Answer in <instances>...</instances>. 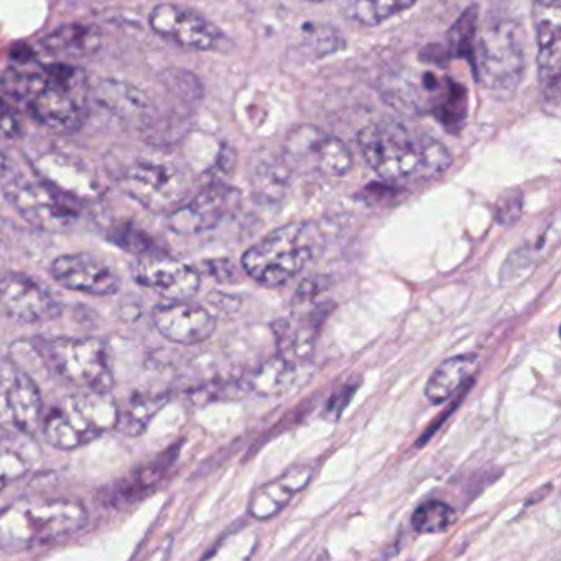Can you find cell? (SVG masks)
Listing matches in <instances>:
<instances>
[{"instance_id": "6da1fadb", "label": "cell", "mask_w": 561, "mask_h": 561, "mask_svg": "<svg viewBox=\"0 0 561 561\" xmlns=\"http://www.w3.org/2000/svg\"><path fill=\"white\" fill-rule=\"evenodd\" d=\"M91 84L83 68L55 63L42 65L30 56L15 63L0 78V99L15 111H27L40 124L60 134H73L89 114Z\"/></svg>"}, {"instance_id": "7a4b0ae2", "label": "cell", "mask_w": 561, "mask_h": 561, "mask_svg": "<svg viewBox=\"0 0 561 561\" xmlns=\"http://www.w3.org/2000/svg\"><path fill=\"white\" fill-rule=\"evenodd\" d=\"M357 144L369 167L387 181H430L451 165L445 145L399 121H377L361 130Z\"/></svg>"}, {"instance_id": "3957f363", "label": "cell", "mask_w": 561, "mask_h": 561, "mask_svg": "<svg viewBox=\"0 0 561 561\" xmlns=\"http://www.w3.org/2000/svg\"><path fill=\"white\" fill-rule=\"evenodd\" d=\"M88 512L79 502L22 497L0 510V548L25 552L60 542L83 529Z\"/></svg>"}, {"instance_id": "277c9868", "label": "cell", "mask_w": 561, "mask_h": 561, "mask_svg": "<svg viewBox=\"0 0 561 561\" xmlns=\"http://www.w3.org/2000/svg\"><path fill=\"white\" fill-rule=\"evenodd\" d=\"M116 180L127 196L153 213H172L185 203L193 186L190 170L180 158L155 149L121 155Z\"/></svg>"}, {"instance_id": "5b68a950", "label": "cell", "mask_w": 561, "mask_h": 561, "mask_svg": "<svg viewBox=\"0 0 561 561\" xmlns=\"http://www.w3.org/2000/svg\"><path fill=\"white\" fill-rule=\"evenodd\" d=\"M325 239L315 223H290L270 232L242 255L246 274L264 287L295 279L323 249Z\"/></svg>"}, {"instance_id": "8992f818", "label": "cell", "mask_w": 561, "mask_h": 561, "mask_svg": "<svg viewBox=\"0 0 561 561\" xmlns=\"http://www.w3.org/2000/svg\"><path fill=\"white\" fill-rule=\"evenodd\" d=\"M468 56L478 83L496 96H512L524 75V32L514 20L491 17L476 27Z\"/></svg>"}, {"instance_id": "52a82bcc", "label": "cell", "mask_w": 561, "mask_h": 561, "mask_svg": "<svg viewBox=\"0 0 561 561\" xmlns=\"http://www.w3.org/2000/svg\"><path fill=\"white\" fill-rule=\"evenodd\" d=\"M117 402L111 392L84 390L56 402L42 417L43 436L58 450L88 445L116 427Z\"/></svg>"}, {"instance_id": "ba28073f", "label": "cell", "mask_w": 561, "mask_h": 561, "mask_svg": "<svg viewBox=\"0 0 561 561\" xmlns=\"http://www.w3.org/2000/svg\"><path fill=\"white\" fill-rule=\"evenodd\" d=\"M2 191L15 211L42 231L68 232L83 221V203L58 190L37 172L15 168L2 180Z\"/></svg>"}, {"instance_id": "9c48e42d", "label": "cell", "mask_w": 561, "mask_h": 561, "mask_svg": "<svg viewBox=\"0 0 561 561\" xmlns=\"http://www.w3.org/2000/svg\"><path fill=\"white\" fill-rule=\"evenodd\" d=\"M33 348L56 377L78 389L111 392L114 387L107 344L102 339H35Z\"/></svg>"}, {"instance_id": "30bf717a", "label": "cell", "mask_w": 561, "mask_h": 561, "mask_svg": "<svg viewBox=\"0 0 561 561\" xmlns=\"http://www.w3.org/2000/svg\"><path fill=\"white\" fill-rule=\"evenodd\" d=\"M43 399L27 372L0 357V433L32 435L42 425Z\"/></svg>"}, {"instance_id": "8fae6325", "label": "cell", "mask_w": 561, "mask_h": 561, "mask_svg": "<svg viewBox=\"0 0 561 561\" xmlns=\"http://www.w3.org/2000/svg\"><path fill=\"white\" fill-rule=\"evenodd\" d=\"M285 160L295 167L341 177L353 167V153L343 140L315 126H300L288 134L283 144Z\"/></svg>"}, {"instance_id": "7c38bea8", "label": "cell", "mask_w": 561, "mask_h": 561, "mask_svg": "<svg viewBox=\"0 0 561 561\" xmlns=\"http://www.w3.org/2000/svg\"><path fill=\"white\" fill-rule=\"evenodd\" d=\"M534 27L538 45V79L543 104L553 116L560 107L561 9L560 0H535Z\"/></svg>"}, {"instance_id": "4fadbf2b", "label": "cell", "mask_w": 561, "mask_h": 561, "mask_svg": "<svg viewBox=\"0 0 561 561\" xmlns=\"http://www.w3.org/2000/svg\"><path fill=\"white\" fill-rule=\"evenodd\" d=\"M0 310L17 323H43L61 315L63 305L50 288L20 272L0 274Z\"/></svg>"}, {"instance_id": "5bb4252c", "label": "cell", "mask_w": 561, "mask_h": 561, "mask_svg": "<svg viewBox=\"0 0 561 561\" xmlns=\"http://www.w3.org/2000/svg\"><path fill=\"white\" fill-rule=\"evenodd\" d=\"M153 32L168 42L190 50H223L228 38L195 10L175 4H160L150 14Z\"/></svg>"}, {"instance_id": "9a60e30c", "label": "cell", "mask_w": 561, "mask_h": 561, "mask_svg": "<svg viewBox=\"0 0 561 561\" xmlns=\"http://www.w3.org/2000/svg\"><path fill=\"white\" fill-rule=\"evenodd\" d=\"M134 279L167 302H185L200 290V274L191 265L167 255L147 254L134 265Z\"/></svg>"}, {"instance_id": "2e32d148", "label": "cell", "mask_w": 561, "mask_h": 561, "mask_svg": "<svg viewBox=\"0 0 561 561\" xmlns=\"http://www.w3.org/2000/svg\"><path fill=\"white\" fill-rule=\"evenodd\" d=\"M239 201V191L224 183H211L195 198L173 209L168 226L181 236H191L213 229Z\"/></svg>"}, {"instance_id": "e0dca14e", "label": "cell", "mask_w": 561, "mask_h": 561, "mask_svg": "<svg viewBox=\"0 0 561 561\" xmlns=\"http://www.w3.org/2000/svg\"><path fill=\"white\" fill-rule=\"evenodd\" d=\"M51 277L73 292L107 297L119 292L121 279L98 255L78 252L60 255L50 267Z\"/></svg>"}, {"instance_id": "ac0fdd59", "label": "cell", "mask_w": 561, "mask_h": 561, "mask_svg": "<svg viewBox=\"0 0 561 561\" xmlns=\"http://www.w3.org/2000/svg\"><path fill=\"white\" fill-rule=\"evenodd\" d=\"M152 320L163 338L185 346L204 343L216 331V318L204 306L188 300L157 306Z\"/></svg>"}, {"instance_id": "d6986e66", "label": "cell", "mask_w": 561, "mask_h": 561, "mask_svg": "<svg viewBox=\"0 0 561 561\" xmlns=\"http://www.w3.org/2000/svg\"><path fill=\"white\" fill-rule=\"evenodd\" d=\"M96 99L112 116L135 129H152L157 122V106L134 84L104 79L96 88Z\"/></svg>"}, {"instance_id": "ffe728a7", "label": "cell", "mask_w": 561, "mask_h": 561, "mask_svg": "<svg viewBox=\"0 0 561 561\" xmlns=\"http://www.w3.org/2000/svg\"><path fill=\"white\" fill-rule=\"evenodd\" d=\"M443 89L441 79L432 73H417L407 76L405 73L387 81L384 96L387 101L395 104L397 109L412 112L438 111L443 106Z\"/></svg>"}, {"instance_id": "44dd1931", "label": "cell", "mask_w": 561, "mask_h": 561, "mask_svg": "<svg viewBox=\"0 0 561 561\" xmlns=\"http://www.w3.org/2000/svg\"><path fill=\"white\" fill-rule=\"evenodd\" d=\"M310 478L311 468L300 466V468L290 469L272 483L260 487L259 491H255L252 496L251 506H249L251 514L259 520H267L279 514L280 510L292 501L295 494L305 489Z\"/></svg>"}, {"instance_id": "7402d4cb", "label": "cell", "mask_w": 561, "mask_h": 561, "mask_svg": "<svg viewBox=\"0 0 561 561\" xmlns=\"http://www.w3.org/2000/svg\"><path fill=\"white\" fill-rule=\"evenodd\" d=\"M35 172L50 181L58 190L81 203L93 201L99 195V183L96 178L75 163H71L70 158L58 155L43 158L42 165Z\"/></svg>"}, {"instance_id": "603a6c76", "label": "cell", "mask_w": 561, "mask_h": 561, "mask_svg": "<svg viewBox=\"0 0 561 561\" xmlns=\"http://www.w3.org/2000/svg\"><path fill=\"white\" fill-rule=\"evenodd\" d=\"M479 364L481 359L478 354H461L441 362L427 382L425 397L432 404H445L469 379H473Z\"/></svg>"}, {"instance_id": "cb8c5ba5", "label": "cell", "mask_w": 561, "mask_h": 561, "mask_svg": "<svg viewBox=\"0 0 561 561\" xmlns=\"http://www.w3.org/2000/svg\"><path fill=\"white\" fill-rule=\"evenodd\" d=\"M168 397L153 394L147 390H137L127 397L122 404H117V432L127 436H139L149 428L153 417L167 404Z\"/></svg>"}, {"instance_id": "d4e9b609", "label": "cell", "mask_w": 561, "mask_h": 561, "mask_svg": "<svg viewBox=\"0 0 561 561\" xmlns=\"http://www.w3.org/2000/svg\"><path fill=\"white\" fill-rule=\"evenodd\" d=\"M298 379H300L298 362L279 354L262 364L249 379H246V387L249 392L272 397L288 392L293 385H297Z\"/></svg>"}, {"instance_id": "484cf974", "label": "cell", "mask_w": 561, "mask_h": 561, "mask_svg": "<svg viewBox=\"0 0 561 561\" xmlns=\"http://www.w3.org/2000/svg\"><path fill=\"white\" fill-rule=\"evenodd\" d=\"M42 47L55 55L91 56L101 50V32L93 25H65L43 38Z\"/></svg>"}, {"instance_id": "4316f807", "label": "cell", "mask_w": 561, "mask_h": 561, "mask_svg": "<svg viewBox=\"0 0 561 561\" xmlns=\"http://www.w3.org/2000/svg\"><path fill=\"white\" fill-rule=\"evenodd\" d=\"M417 0H348L346 14L356 24L374 27L410 9Z\"/></svg>"}, {"instance_id": "83f0119b", "label": "cell", "mask_w": 561, "mask_h": 561, "mask_svg": "<svg viewBox=\"0 0 561 561\" xmlns=\"http://www.w3.org/2000/svg\"><path fill=\"white\" fill-rule=\"evenodd\" d=\"M456 519H458V514L450 504L428 501L413 512L412 525L418 534H441L450 529Z\"/></svg>"}, {"instance_id": "f1b7e54d", "label": "cell", "mask_w": 561, "mask_h": 561, "mask_svg": "<svg viewBox=\"0 0 561 561\" xmlns=\"http://www.w3.org/2000/svg\"><path fill=\"white\" fill-rule=\"evenodd\" d=\"M160 83L167 89L168 94H172L173 98H177L186 106L195 104L203 96L200 81L188 71L175 70V68L163 71Z\"/></svg>"}, {"instance_id": "f546056e", "label": "cell", "mask_w": 561, "mask_h": 561, "mask_svg": "<svg viewBox=\"0 0 561 561\" xmlns=\"http://www.w3.org/2000/svg\"><path fill=\"white\" fill-rule=\"evenodd\" d=\"M112 241L116 242L117 246L132 252V254L147 255L152 252V241L144 231L126 226V228H119L114 232Z\"/></svg>"}, {"instance_id": "4dcf8cb0", "label": "cell", "mask_w": 561, "mask_h": 561, "mask_svg": "<svg viewBox=\"0 0 561 561\" xmlns=\"http://www.w3.org/2000/svg\"><path fill=\"white\" fill-rule=\"evenodd\" d=\"M15 109L5 104L0 99V137L4 139L14 140L20 135L19 122L15 117Z\"/></svg>"}, {"instance_id": "1f68e13d", "label": "cell", "mask_w": 561, "mask_h": 561, "mask_svg": "<svg viewBox=\"0 0 561 561\" xmlns=\"http://www.w3.org/2000/svg\"><path fill=\"white\" fill-rule=\"evenodd\" d=\"M14 453H7V451H0V478L12 479L19 478L27 471L24 463L19 458H15Z\"/></svg>"}, {"instance_id": "d6a6232c", "label": "cell", "mask_w": 561, "mask_h": 561, "mask_svg": "<svg viewBox=\"0 0 561 561\" xmlns=\"http://www.w3.org/2000/svg\"><path fill=\"white\" fill-rule=\"evenodd\" d=\"M520 211H522V203L519 196L502 201L497 206V221L502 224L514 223L515 219L519 218Z\"/></svg>"}, {"instance_id": "836d02e7", "label": "cell", "mask_w": 561, "mask_h": 561, "mask_svg": "<svg viewBox=\"0 0 561 561\" xmlns=\"http://www.w3.org/2000/svg\"><path fill=\"white\" fill-rule=\"evenodd\" d=\"M208 270L218 280L236 279V267L229 260H211L208 262Z\"/></svg>"}, {"instance_id": "e575fe53", "label": "cell", "mask_w": 561, "mask_h": 561, "mask_svg": "<svg viewBox=\"0 0 561 561\" xmlns=\"http://www.w3.org/2000/svg\"><path fill=\"white\" fill-rule=\"evenodd\" d=\"M5 483H7V481H5V479L0 478V491L4 489Z\"/></svg>"}, {"instance_id": "d590c367", "label": "cell", "mask_w": 561, "mask_h": 561, "mask_svg": "<svg viewBox=\"0 0 561 561\" xmlns=\"http://www.w3.org/2000/svg\"><path fill=\"white\" fill-rule=\"evenodd\" d=\"M313 2H326V0H313Z\"/></svg>"}, {"instance_id": "8d00e7d4", "label": "cell", "mask_w": 561, "mask_h": 561, "mask_svg": "<svg viewBox=\"0 0 561 561\" xmlns=\"http://www.w3.org/2000/svg\"><path fill=\"white\" fill-rule=\"evenodd\" d=\"M0 274H2V272H0Z\"/></svg>"}]
</instances>
